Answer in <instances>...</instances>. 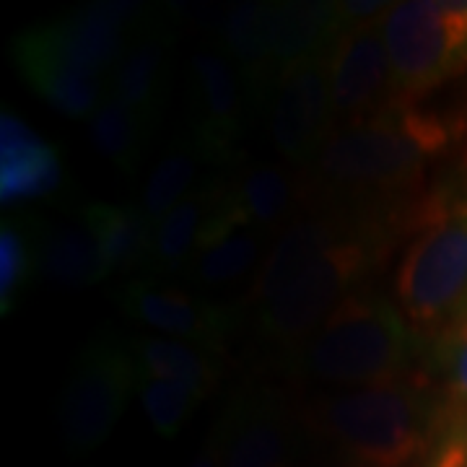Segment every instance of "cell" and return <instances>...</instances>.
<instances>
[{"instance_id":"3957f363","label":"cell","mask_w":467,"mask_h":467,"mask_svg":"<svg viewBox=\"0 0 467 467\" xmlns=\"http://www.w3.org/2000/svg\"><path fill=\"white\" fill-rule=\"evenodd\" d=\"M420 337L398 304L374 291H356L288 353V367L309 382L364 389L408 377Z\"/></svg>"},{"instance_id":"5bb4252c","label":"cell","mask_w":467,"mask_h":467,"mask_svg":"<svg viewBox=\"0 0 467 467\" xmlns=\"http://www.w3.org/2000/svg\"><path fill=\"white\" fill-rule=\"evenodd\" d=\"M364 213L367 211L350 213L346 208H325V211L319 208L315 213L299 216L291 226H285L284 232L273 239L263 265L252 275L244 306H254L257 312L265 309L267 304L278 299L322 252L353 232L361 223Z\"/></svg>"},{"instance_id":"52a82bcc","label":"cell","mask_w":467,"mask_h":467,"mask_svg":"<svg viewBox=\"0 0 467 467\" xmlns=\"http://www.w3.org/2000/svg\"><path fill=\"white\" fill-rule=\"evenodd\" d=\"M138 389L130 346L117 335H97L76 356L57 402V423L73 454L99 450Z\"/></svg>"},{"instance_id":"5b68a950","label":"cell","mask_w":467,"mask_h":467,"mask_svg":"<svg viewBox=\"0 0 467 467\" xmlns=\"http://www.w3.org/2000/svg\"><path fill=\"white\" fill-rule=\"evenodd\" d=\"M400 236L392 211H367L361 223L319 254L275 301L257 312V333L288 353L317 330L350 294L364 291V278Z\"/></svg>"},{"instance_id":"603a6c76","label":"cell","mask_w":467,"mask_h":467,"mask_svg":"<svg viewBox=\"0 0 467 467\" xmlns=\"http://www.w3.org/2000/svg\"><path fill=\"white\" fill-rule=\"evenodd\" d=\"M78 221L94 236L109 275L149 267L153 250V223L143 216L138 205L88 202Z\"/></svg>"},{"instance_id":"8992f818","label":"cell","mask_w":467,"mask_h":467,"mask_svg":"<svg viewBox=\"0 0 467 467\" xmlns=\"http://www.w3.org/2000/svg\"><path fill=\"white\" fill-rule=\"evenodd\" d=\"M395 97L423 101L467 76V0H405L384 16Z\"/></svg>"},{"instance_id":"d6986e66","label":"cell","mask_w":467,"mask_h":467,"mask_svg":"<svg viewBox=\"0 0 467 467\" xmlns=\"http://www.w3.org/2000/svg\"><path fill=\"white\" fill-rule=\"evenodd\" d=\"M63 180L57 149L14 112L0 117V202L45 198Z\"/></svg>"},{"instance_id":"4dcf8cb0","label":"cell","mask_w":467,"mask_h":467,"mask_svg":"<svg viewBox=\"0 0 467 467\" xmlns=\"http://www.w3.org/2000/svg\"><path fill=\"white\" fill-rule=\"evenodd\" d=\"M190 467H223V429L216 420V426L211 429V434L205 436L202 450L195 454V460Z\"/></svg>"},{"instance_id":"ffe728a7","label":"cell","mask_w":467,"mask_h":467,"mask_svg":"<svg viewBox=\"0 0 467 467\" xmlns=\"http://www.w3.org/2000/svg\"><path fill=\"white\" fill-rule=\"evenodd\" d=\"M221 202V180L195 187L177 208L153 226V250L149 260V278H182L184 267L201 247L208 223Z\"/></svg>"},{"instance_id":"8fae6325","label":"cell","mask_w":467,"mask_h":467,"mask_svg":"<svg viewBox=\"0 0 467 467\" xmlns=\"http://www.w3.org/2000/svg\"><path fill=\"white\" fill-rule=\"evenodd\" d=\"M119 309L156 335L195 343L211 353H223L242 322L239 304H218L167 281L135 278L117 291Z\"/></svg>"},{"instance_id":"ba28073f","label":"cell","mask_w":467,"mask_h":467,"mask_svg":"<svg viewBox=\"0 0 467 467\" xmlns=\"http://www.w3.org/2000/svg\"><path fill=\"white\" fill-rule=\"evenodd\" d=\"M260 107L247 78L221 47H201L190 57L187 135L205 161L234 167L239 140Z\"/></svg>"},{"instance_id":"6da1fadb","label":"cell","mask_w":467,"mask_h":467,"mask_svg":"<svg viewBox=\"0 0 467 467\" xmlns=\"http://www.w3.org/2000/svg\"><path fill=\"white\" fill-rule=\"evenodd\" d=\"M465 135L460 117L423 101L392 99L377 115L337 128L312 167L315 192L395 202L426 190V174Z\"/></svg>"},{"instance_id":"9c48e42d","label":"cell","mask_w":467,"mask_h":467,"mask_svg":"<svg viewBox=\"0 0 467 467\" xmlns=\"http://www.w3.org/2000/svg\"><path fill=\"white\" fill-rule=\"evenodd\" d=\"M149 11L130 0H99L21 36L36 50L84 73L112 78Z\"/></svg>"},{"instance_id":"30bf717a","label":"cell","mask_w":467,"mask_h":467,"mask_svg":"<svg viewBox=\"0 0 467 467\" xmlns=\"http://www.w3.org/2000/svg\"><path fill=\"white\" fill-rule=\"evenodd\" d=\"M267 135L285 167L312 169L335 133L327 57L288 70L265 101Z\"/></svg>"},{"instance_id":"2e32d148","label":"cell","mask_w":467,"mask_h":467,"mask_svg":"<svg viewBox=\"0 0 467 467\" xmlns=\"http://www.w3.org/2000/svg\"><path fill=\"white\" fill-rule=\"evenodd\" d=\"M346 32L340 3L284 0L267 3V42L275 76L330 57L335 42ZM278 84V81H275Z\"/></svg>"},{"instance_id":"d4e9b609","label":"cell","mask_w":467,"mask_h":467,"mask_svg":"<svg viewBox=\"0 0 467 467\" xmlns=\"http://www.w3.org/2000/svg\"><path fill=\"white\" fill-rule=\"evenodd\" d=\"M156 122L130 109L112 94L88 119L91 146L122 177H133L146 159Z\"/></svg>"},{"instance_id":"83f0119b","label":"cell","mask_w":467,"mask_h":467,"mask_svg":"<svg viewBox=\"0 0 467 467\" xmlns=\"http://www.w3.org/2000/svg\"><path fill=\"white\" fill-rule=\"evenodd\" d=\"M36 273V234L5 221L0 229V312L11 315L21 288Z\"/></svg>"},{"instance_id":"277c9868","label":"cell","mask_w":467,"mask_h":467,"mask_svg":"<svg viewBox=\"0 0 467 467\" xmlns=\"http://www.w3.org/2000/svg\"><path fill=\"white\" fill-rule=\"evenodd\" d=\"M408 236L392 281L395 304L420 340H436L467 317V198L426 190Z\"/></svg>"},{"instance_id":"7402d4cb","label":"cell","mask_w":467,"mask_h":467,"mask_svg":"<svg viewBox=\"0 0 467 467\" xmlns=\"http://www.w3.org/2000/svg\"><path fill=\"white\" fill-rule=\"evenodd\" d=\"M140 374L182 387L192 398H208L221 382L218 353L167 335H138L128 340Z\"/></svg>"},{"instance_id":"ac0fdd59","label":"cell","mask_w":467,"mask_h":467,"mask_svg":"<svg viewBox=\"0 0 467 467\" xmlns=\"http://www.w3.org/2000/svg\"><path fill=\"white\" fill-rule=\"evenodd\" d=\"M270 239L267 234L257 232L252 226L239 223L226 208L223 180H221V202L213 221L208 223L201 247L192 254L190 265L184 267L182 278L195 288H221L236 284L247 273H257L265 254L263 247Z\"/></svg>"},{"instance_id":"9a60e30c","label":"cell","mask_w":467,"mask_h":467,"mask_svg":"<svg viewBox=\"0 0 467 467\" xmlns=\"http://www.w3.org/2000/svg\"><path fill=\"white\" fill-rule=\"evenodd\" d=\"M221 180L229 213L267 236H278L291 226L301 216L306 198L315 195L312 180H304L299 169L265 161H236Z\"/></svg>"},{"instance_id":"f546056e","label":"cell","mask_w":467,"mask_h":467,"mask_svg":"<svg viewBox=\"0 0 467 467\" xmlns=\"http://www.w3.org/2000/svg\"><path fill=\"white\" fill-rule=\"evenodd\" d=\"M416 467H467V434L465 431H444L426 451Z\"/></svg>"},{"instance_id":"7c38bea8","label":"cell","mask_w":467,"mask_h":467,"mask_svg":"<svg viewBox=\"0 0 467 467\" xmlns=\"http://www.w3.org/2000/svg\"><path fill=\"white\" fill-rule=\"evenodd\" d=\"M335 130L384 109L392 97V63L384 39V16L348 26L327 57Z\"/></svg>"},{"instance_id":"44dd1931","label":"cell","mask_w":467,"mask_h":467,"mask_svg":"<svg viewBox=\"0 0 467 467\" xmlns=\"http://www.w3.org/2000/svg\"><path fill=\"white\" fill-rule=\"evenodd\" d=\"M14 60L21 76L34 91L55 107L60 115L73 119H91L97 115L107 94V78L84 73L55 60L47 52L36 50L24 36L14 42Z\"/></svg>"},{"instance_id":"cb8c5ba5","label":"cell","mask_w":467,"mask_h":467,"mask_svg":"<svg viewBox=\"0 0 467 467\" xmlns=\"http://www.w3.org/2000/svg\"><path fill=\"white\" fill-rule=\"evenodd\" d=\"M36 273L67 288H84L109 278L99 247L81 221L76 226H45L36 234Z\"/></svg>"},{"instance_id":"7a4b0ae2","label":"cell","mask_w":467,"mask_h":467,"mask_svg":"<svg viewBox=\"0 0 467 467\" xmlns=\"http://www.w3.org/2000/svg\"><path fill=\"white\" fill-rule=\"evenodd\" d=\"M309 423L348 467H416L441 436V410L420 371L322 395L309 405Z\"/></svg>"},{"instance_id":"e0dca14e","label":"cell","mask_w":467,"mask_h":467,"mask_svg":"<svg viewBox=\"0 0 467 467\" xmlns=\"http://www.w3.org/2000/svg\"><path fill=\"white\" fill-rule=\"evenodd\" d=\"M171 50V26L156 11H149L135 29L130 50L109 78V94L156 122L169 91Z\"/></svg>"},{"instance_id":"1f68e13d","label":"cell","mask_w":467,"mask_h":467,"mask_svg":"<svg viewBox=\"0 0 467 467\" xmlns=\"http://www.w3.org/2000/svg\"><path fill=\"white\" fill-rule=\"evenodd\" d=\"M343 467H348V465H343Z\"/></svg>"},{"instance_id":"4fadbf2b","label":"cell","mask_w":467,"mask_h":467,"mask_svg":"<svg viewBox=\"0 0 467 467\" xmlns=\"http://www.w3.org/2000/svg\"><path fill=\"white\" fill-rule=\"evenodd\" d=\"M223 467H291V418L281 389L244 384L218 418Z\"/></svg>"},{"instance_id":"f1b7e54d","label":"cell","mask_w":467,"mask_h":467,"mask_svg":"<svg viewBox=\"0 0 467 467\" xmlns=\"http://www.w3.org/2000/svg\"><path fill=\"white\" fill-rule=\"evenodd\" d=\"M138 398L140 408L149 418L150 429L161 439H174L184 429V423L190 420L192 410L198 408V398H192L190 392H184L177 384L164 382V379H153L138 371Z\"/></svg>"},{"instance_id":"484cf974","label":"cell","mask_w":467,"mask_h":467,"mask_svg":"<svg viewBox=\"0 0 467 467\" xmlns=\"http://www.w3.org/2000/svg\"><path fill=\"white\" fill-rule=\"evenodd\" d=\"M202 161L205 159L201 156L198 146L190 140V135L177 138L161 153V159L156 161V167L149 174L143 192H140V201H138V208L143 211V216L149 218L153 226L195 190Z\"/></svg>"},{"instance_id":"4316f807","label":"cell","mask_w":467,"mask_h":467,"mask_svg":"<svg viewBox=\"0 0 467 467\" xmlns=\"http://www.w3.org/2000/svg\"><path fill=\"white\" fill-rule=\"evenodd\" d=\"M434 367L441 377L444 400L441 410V434L465 431L467 434V317L434 340Z\"/></svg>"}]
</instances>
